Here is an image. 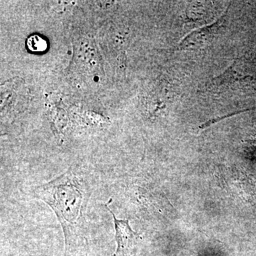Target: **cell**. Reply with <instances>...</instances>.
<instances>
[{"label": "cell", "instance_id": "cell-3", "mask_svg": "<svg viewBox=\"0 0 256 256\" xmlns=\"http://www.w3.org/2000/svg\"><path fill=\"white\" fill-rule=\"evenodd\" d=\"M106 208L110 212L114 218V232H116V240L117 244L116 252L112 256H122L127 254L130 249L137 242L140 236L134 232L130 226L129 220H118L114 212L105 204Z\"/></svg>", "mask_w": 256, "mask_h": 256}, {"label": "cell", "instance_id": "cell-4", "mask_svg": "<svg viewBox=\"0 0 256 256\" xmlns=\"http://www.w3.org/2000/svg\"><path fill=\"white\" fill-rule=\"evenodd\" d=\"M28 46L32 52H44L46 50L47 42L41 36L34 35L28 38Z\"/></svg>", "mask_w": 256, "mask_h": 256}, {"label": "cell", "instance_id": "cell-2", "mask_svg": "<svg viewBox=\"0 0 256 256\" xmlns=\"http://www.w3.org/2000/svg\"><path fill=\"white\" fill-rule=\"evenodd\" d=\"M226 13L227 11L222 18L210 26H204L188 34V36L180 42L175 50H193L208 46L214 41L220 26L223 24L224 18Z\"/></svg>", "mask_w": 256, "mask_h": 256}, {"label": "cell", "instance_id": "cell-1", "mask_svg": "<svg viewBox=\"0 0 256 256\" xmlns=\"http://www.w3.org/2000/svg\"><path fill=\"white\" fill-rule=\"evenodd\" d=\"M36 198L53 210L63 228L65 238V256L74 236L82 226L90 194L85 182L68 170L52 181L36 186Z\"/></svg>", "mask_w": 256, "mask_h": 256}]
</instances>
